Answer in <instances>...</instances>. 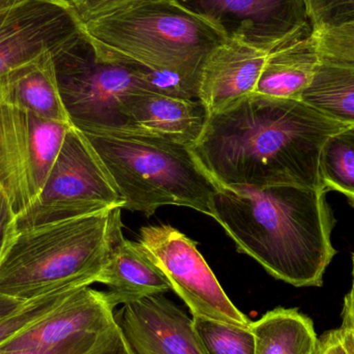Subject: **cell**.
<instances>
[{
    "instance_id": "cell-25",
    "label": "cell",
    "mask_w": 354,
    "mask_h": 354,
    "mask_svg": "<svg viewBox=\"0 0 354 354\" xmlns=\"http://www.w3.org/2000/svg\"><path fill=\"white\" fill-rule=\"evenodd\" d=\"M316 35L322 58L354 66V20Z\"/></svg>"
},
{
    "instance_id": "cell-26",
    "label": "cell",
    "mask_w": 354,
    "mask_h": 354,
    "mask_svg": "<svg viewBox=\"0 0 354 354\" xmlns=\"http://www.w3.org/2000/svg\"><path fill=\"white\" fill-rule=\"evenodd\" d=\"M107 332V330H106ZM104 333H84L73 337L64 342L45 348L24 349V351H0V354H88L95 348Z\"/></svg>"
},
{
    "instance_id": "cell-23",
    "label": "cell",
    "mask_w": 354,
    "mask_h": 354,
    "mask_svg": "<svg viewBox=\"0 0 354 354\" xmlns=\"http://www.w3.org/2000/svg\"><path fill=\"white\" fill-rule=\"evenodd\" d=\"M76 290L57 291L25 301L20 309L0 319V346L19 333L47 317Z\"/></svg>"
},
{
    "instance_id": "cell-29",
    "label": "cell",
    "mask_w": 354,
    "mask_h": 354,
    "mask_svg": "<svg viewBox=\"0 0 354 354\" xmlns=\"http://www.w3.org/2000/svg\"><path fill=\"white\" fill-rule=\"evenodd\" d=\"M88 354H134L118 324H113Z\"/></svg>"
},
{
    "instance_id": "cell-20",
    "label": "cell",
    "mask_w": 354,
    "mask_h": 354,
    "mask_svg": "<svg viewBox=\"0 0 354 354\" xmlns=\"http://www.w3.org/2000/svg\"><path fill=\"white\" fill-rule=\"evenodd\" d=\"M301 101L330 120L354 127V66L322 57Z\"/></svg>"
},
{
    "instance_id": "cell-5",
    "label": "cell",
    "mask_w": 354,
    "mask_h": 354,
    "mask_svg": "<svg viewBox=\"0 0 354 354\" xmlns=\"http://www.w3.org/2000/svg\"><path fill=\"white\" fill-rule=\"evenodd\" d=\"M124 200L149 216L161 206H185L212 216L218 187L187 145L132 131L82 132Z\"/></svg>"
},
{
    "instance_id": "cell-33",
    "label": "cell",
    "mask_w": 354,
    "mask_h": 354,
    "mask_svg": "<svg viewBox=\"0 0 354 354\" xmlns=\"http://www.w3.org/2000/svg\"><path fill=\"white\" fill-rule=\"evenodd\" d=\"M28 1H30V0H0V10L14 8V6H20V4Z\"/></svg>"
},
{
    "instance_id": "cell-31",
    "label": "cell",
    "mask_w": 354,
    "mask_h": 354,
    "mask_svg": "<svg viewBox=\"0 0 354 354\" xmlns=\"http://www.w3.org/2000/svg\"><path fill=\"white\" fill-rule=\"evenodd\" d=\"M342 326L354 332V280L351 291L344 299L342 310Z\"/></svg>"
},
{
    "instance_id": "cell-24",
    "label": "cell",
    "mask_w": 354,
    "mask_h": 354,
    "mask_svg": "<svg viewBox=\"0 0 354 354\" xmlns=\"http://www.w3.org/2000/svg\"><path fill=\"white\" fill-rule=\"evenodd\" d=\"M314 32L341 26L354 20V0H305Z\"/></svg>"
},
{
    "instance_id": "cell-15",
    "label": "cell",
    "mask_w": 354,
    "mask_h": 354,
    "mask_svg": "<svg viewBox=\"0 0 354 354\" xmlns=\"http://www.w3.org/2000/svg\"><path fill=\"white\" fill-rule=\"evenodd\" d=\"M130 130L162 137L191 147L202 134L207 112L199 100L185 99L145 91L134 93L127 104Z\"/></svg>"
},
{
    "instance_id": "cell-18",
    "label": "cell",
    "mask_w": 354,
    "mask_h": 354,
    "mask_svg": "<svg viewBox=\"0 0 354 354\" xmlns=\"http://www.w3.org/2000/svg\"><path fill=\"white\" fill-rule=\"evenodd\" d=\"M97 283L107 286L106 293L114 308L141 297L172 290L165 272L138 243L124 237L116 243Z\"/></svg>"
},
{
    "instance_id": "cell-17",
    "label": "cell",
    "mask_w": 354,
    "mask_h": 354,
    "mask_svg": "<svg viewBox=\"0 0 354 354\" xmlns=\"http://www.w3.org/2000/svg\"><path fill=\"white\" fill-rule=\"evenodd\" d=\"M16 106L51 122L71 124L58 91L52 53L0 74V105Z\"/></svg>"
},
{
    "instance_id": "cell-30",
    "label": "cell",
    "mask_w": 354,
    "mask_h": 354,
    "mask_svg": "<svg viewBox=\"0 0 354 354\" xmlns=\"http://www.w3.org/2000/svg\"><path fill=\"white\" fill-rule=\"evenodd\" d=\"M16 218L10 200L6 197L3 189L0 187V256L2 249L10 231L14 228V220Z\"/></svg>"
},
{
    "instance_id": "cell-14",
    "label": "cell",
    "mask_w": 354,
    "mask_h": 354,
    "mask_svg": "<svg viewBox=\"0 0 354 354\" xmlns=\"http://www.w3.org/2000/svg\"><path fill=\"white\" fill-rule=\"evenodd\" d=\"M107 293L91 287L77 289L57 309L0 346V351L45 348L84 333H104L114 324Z\"/></svg>"
},
{
    "instance_id": "cell-13",
    "label": "cell",
    "mask_w": 354,
    "mask_h": 354,
    "mask_svg": "<svg viewBox=\"0 0 354 354\" xmlns=\"http://www.w3.org/2000/svg\"><path fill=\"white\" fill-rule=\"evenodd\" d=\"M268 52L227 39L202 64L197 97L208 116L216 115L253 95Z\"/></svg>"
},
{
    "instance_id": "cell-27",
    "label": "cell",
    "mask_w": 354,
    "mask_h": 354,
    "mask_svg": "<svg viewBox=\"0 0 354 354\" xmlns=\"http://www.w3.org/2000/svg\"><path fill=\"white\" fill-rule=\"evenodd\" d=\"M313 354H354V332L346 326L326 333L318 339Z\"/></svg>"
},
{
    "instance_id": "cell-32",
    "label": "cell",
    "mask_w": 354,
    "mask_h": 354,
    "mask_svg": "<svg viewBox=\"0 0 354 354\" xmlns=\"http://www.w3.org/2000/svg\"><path fill=\"white\" fill-rule=\"evenodd\" d=\"M25 301H21V299H12V297L0 295V319L20 309Z\"/></svg>"
},
{
    "instance_id": "cell-7",
    "label": "cell",
    "mask_w": 354,
    "mask_h": 354,
    "mask_svg": "<svg viewBox=\"0 0 354 354\" xmlns=\"http://www.w3.org/2000/svg\"><path fill=\"white\" fill-rule=\"evenodd\" d=\"M124 200L84 134L71 127L39 197L16 216V231L122 207Z\"/></svg>"
},
{
    "instance_id": "cell-8",
    "label": "cell",
    "mask_w": 354,
    "mask_h": 354,
    "mask_svg": "<svg viewBox=\"0 0 354 354\" xmlns=\"http://www.w3.org/2000/svg\"><path fill=\"white\" fill-rule=\"evenodd\" d=\"M71 127L0 105V187L16 216L39 197Z\"/></svg>"
},
{
    "instance_id": "cell-1",
    "label": "cell",
    "mask_w": 354,
    "mask_h": 354,
    "mask_svg": "<svg viewBox=\"0 0 354 354\" xmlns=\"http://www.w3.org/2000/svg\"><path fill=\"white\" fill-rule=\"evenodd\" d=\"M347 128L301 101L252 95L208 116L189 147L218 187L324 189L322 149Z\"/></svg>"
},
{
    "instance_id": "cell-28",
    "label": "cell",
    "mask_w": 354,
    "mask_h": 354,
    "mask_svg": "<svg viewBox=\"0 0 354 354\" xmlns=\"http://www.w3.org/2000/svg\"><path fill=\"white\" fill-rule=\"evenodd\" d=\"M135 1L137 0H70V4L79 22L83 24Z\"/></svg>"
},
{
    "instance_id": "cell-6",
    "label": "cell",
    "mask_w": 354,
    "mask_h": 354,
    "mask_svg": "<svg viewBox=\"0 0 354 354\" xmlns=\"http://www.w3.org/2000/svg\"><path fill=\"white\" fill-rule=\"evenodd\" d=\"M52 59L73 127L81 132L130 130L129 99L139 91H151L138 72L100 57L82 29L57 48Z\"/></svg>"
},
{
    "instance_id": "cell-9",
    "label": "cell",
    "mask_w": 354,
    "mask_h": 354,
    "mask_svg": "<svg viewBox=\"0 0 354 354\" xmlns=\"http://www.w3.org/2000/svg\"><path fill=\"white\" fill-rule=\"evenodd\" d=\"M138 243L165 272L172 290L185 301L193 316L251 326V320L223 290L196 241L174 227L161 224L141 228Z\"/></svg>"
},
{
    "instance_id": "cell-22",
    "label": "cell",
    "mask_w": 354,
    "mask_h": 354,
    "mask_svg": "<svg viewBox=\"0 0 354 354\" xmlns=\"http://www.w3.org/2000/svg\"><path fill=\"white\" fill-rule=\"evenodd\" d=\"M194 328L205 354H255L251 326H239L193 316Z\"/></svg>"
},
{
    "instance_id": "cell-19",
    "label": "cell",
    "mask_w": 354,
    "mask_h": 354,
    "mask_svg": "<svg viewBox=\"0 0 354 354\" xmlns=\"http://www.w3.org/2000/svg\"><path fill=\"white\" fill-rule=\"evenodd\" d=\"M255 354H313L318 338L313 322L297 309L278 308L251 322Z\"/></svg>"
},
{
    "instance_id": "cell-16",
    "label": "cell",
    "mask_w": 354,
    "mask_h": 354,
    "mask_svg": "<svg viewBox=\"0 0 354 354\" xmlns=\"http://www.w3.org/2000/svg\"><path fill=\"white\" fill-rule=\"evenodd\" d=\"M320 60L317 35L309 25L268 52L253 95L301 101Z\"/></svg>"
},
{
    "instance_id": "cell-34",
    "label": "cell",
    "mask_w": 354,
    "mask_h": 354,
    "mask_svg": "<svg viewBox=\"0 0 354 354\" xmlns=\"http://www.w3.org/2000/svg\"><path fill=\"white\" fill-rule=\"evenodd\" d=\"M353 280H354V254H353Z\"/></svg>"
},
{
    "instance_id": "cell-10",
    "label": "cell",
    "mask_w": 354,
    "mask_h": 354,
    "mask_svg": "<svg viewBox=\"0 0 354 354\" xmlns=\"http://www.w3.org/2000/svg\"><path fill=\"white\" fill-rule=\"evenodd\" d=\"M207 19L227 39L270 52L309 26L305 0H178Z\"/></svg>"
},
{
    "instance_id": "cell-2",
    "label": "cell",
    "mask_w": 354,
    "mask_h": 354,
    "mask_svg": "<svg viewBox=\"0 0 354 354\" xmlns=\"http://www.w3.org/2000/svg\"><path fill=\"white\" fill-rule=\"evenodd\" d=\"M212 218L237 251L295 287H320L337 254L335 218L324 189L218 187Z\"/></svg>"
},
{
    "instance_id": "cell-12",
    "label": "cell",
    "mask_w": 354,
    "mask_h": 354,
    "mask_svg": "<svg viewBox=\"0 0 354 354\" xmlns=\"http://www.w3.org/2000/svg\"><path fill=\"white\" fill-rule=\"evenodd\" d=\"M114 319L134 354H205L193 318L163 295L124 304Z\"/></svg>"
},
{
    "instance_id": "cell-21",
    "label": "cell",
    "mask_w": 354,
    "mask_h": 354,
    "mask_svg": "<svg viewBox=\"0 0 354 354\" xmlns=\"http://www.w3.org/2000/svg\"><path fill=\"white\" fill-rule=\"evenodd\" d=\"M320 178L324 191H337L354 206V127L328 139L320 156Z\"/></svg>"
},
{
    "instance_id": "cell-11",
    "label": "cell",
    "mask_w": 354,
    "mask_h": 354,
    "mask_svg": "<svg viewBox=\"0 0 354 354\" xmlns=\"http://www.w3.org/2000/svg\"><path fill=\"white\" fill-rule=\"evenodd\" d=\"M80 30L70 0H30L0 10V74L53 53Z\"/></svg>"
},
{
    "instance_id": "cell-3",
    "label": "cell",
    "mask_w": 354,
    "mask_h": 354,
    "mask_svg": "<svg viewBox=\"0 0 354 354\" xmlns=\"http://www.w3.org/2000/svg\"><path fill=\"white\" fill-rule=\"evenodd\" d=\"M81 29L100 57L130 66L151 91L193 100L204 60L227 39L178 0H137Z\"/></svg>"
},
{
    "instance_id": "cell-4",
    "label": "cell",
    "mask_w": 354,
    "mask_h": 354,
    "mask_svg": "<svg viewBox=\"0 0 354 354\" xmlns=\"http://www.w3.org/2000/svg\"><path fill=\"white\" fill-rule=\"evenodd\" d=\"M122 209L12 228L0 256V295L30 301L97 283L124 237Z\"/></svg>"
}]
</instances>
